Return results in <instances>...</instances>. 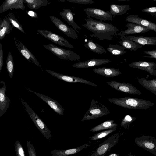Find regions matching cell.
Segmentation results:
<instances>
[{
  "label": "cell",
  "mask_w": 156,
  "mask_h": 156,
  "mask_svg": "<svg viewBox=\"0 0 156 156\" xmlns=\"http://www.w3.org/2000/svg\"><path fill=\"white\" fill-rule=\"evenodd\" d=\"M84 20L86 23L82 26L93 33L90 35L93 38L97 37L101 40H112L119 31L116 27L111 23L95 20L90 18Z\"/></svg>",
  "instance_id": "obj_1"
},
{
  "label": "cell",
  "mask_w": 156,
  "mask_h": 156,
  "mask_svg": "<svg viewBox=\"0 0 156 156\" xmlns=\"http://www.w3.org/2000/svg\"><path fill=\"white\" fill-rule=\"evenodd\" d=\"M108 100L112 103L130 109L146 110L154 105V103L149 101L129 97L110 98Z\"/></svg>",
  "instance_id": "obj_2"
},
{
  "label": "cell",
  "mask_w": 156,
  "mask_h": 156,
  "mask_svg": "<svg viewBox=\"0 0 156 156\" xmlns=\"http://www.w3.org/2000/svg\"><path fill=\"white\" fill-rule=\"evenodd\" d=\"M21 102L23 107L27 112L36 127L46 139L49 141L52 140L51 132L44 122L41 120L27 103L22 99Z\"/></svg>",
  "instance_id": "obj_3"
},
{
  "label": "cell",
  "mask_w": 156,
  "mask_h": 156,
  "mask_svg": "<svg viewBox=\"0 0 156 156\" xmlns=\"http://www.w3.org/2000/svg\"><path fill=\"white\" fill-rule=\"evenodd\" d=\"M110 113L106 107L99 101L93 99L90 108L85 113L81 121H87L101 117L109 114Z\"/></svg>",
  "instance_id": "obj_4"
},
{
  "label": "cell",
  "mask_w": 156,
  "mask_h": 156,
  "mask_svg": "<svg viewBox=\"0 0 156 156\" xmlns=\"http://www.w3.org/2000/svg\"><path fill=\"white\" fill-rule=\"evenodd\" d=\"M43 46L61 59L76 61L80 58L79 55L73 51L63 48L53 44H49Z\"/></svg>",
  "instance_id": "obj_5"
},
{
  "label": "cell",
  "mask_w": 156,
  "mask_h": 156,
  "mask_svg": "<svg viewBox=\"0 0 156 156\" xmlns=\"http://www.w3.org/2000/svg\"><path fill=\"white\" fill-rule=\"evenodd\" d=\"M135 142L138 146L156 156V139L154 137L143 135L136 138Z\"/></svg>",
  "instance_id": "obj_6"
},
{
  "label": "cell",
  "mask_w": 156,
  "mask_h": 156,
  "mask_svg": "<svg viewBox=\"0 0 156 156\" xmlns=\"http://www.w3.org/2000/svg\"><path fill=\"white\" fill-rule=\"evenodd\" d=\"M119 138L118 133L115 134L100 144L99 147L91 156H103L118 142Z\"/></svg>",
  "instance_id": "obj_7"
},
{
  "label": "cell",
  "mask_w": 156,
  "mask_h": 156,
  "mask_svg": "<svg viewBox=\"0 0 156 156\" xmlns=\"http://www.w3.org/2000/svg\"><path fill=\"white\" fill-rule=\"evenodd\" d=\"M37 32L43 37L59 45L74 48V47L62 37L51 31L38 30Z\"/></svg>",
  "instance_id": "obj_8"
},
{
  "label": "cell",
  "mask_w": 156,
  "mask_h": 156,
  "mask_svg": "<svg viewBox=\"0 0 156 156\" xmlns=\"http://www.w3.org/2000/svg\"><path fill=\"white\" fill-rule=\"evenodd\" d=\"M113 89L126 93L140 95L142 93L131 84L125 82L121 83L116 81L105 82Z\"/></svg>",
  "instance_id": "obj_9"
},
{
  "label": "cell",
  "mask_w": 156,
  "mask_h": 156,
  "mask_svg": "<svg viewBox=\"0 0 156 156\" xmlns=\"http://www.w3.org/2000/svg\"><path fill=\"white\" fill-rule=\"evenodd\" d=\"M46 71L54 77L66 82L82 83L93 87L98 86L90 81L80 77L62 74L49 70H46Z\"/></svg>",
  "instance_id": "obj_10"
},
{
  "label": "cell",
  "mask_w": 156,
  "mask_h": 156,
  "mask_svg": "<svg viewBox=\"0 0 156 156\" xmlns=\"http://www.w3.org/2000/svg\"><path fill=\"white\" fill-rule=\"evenodd\" d=\"M49 18L58 29L67 36L74 39L78 38V35L73 28L69 27L57 17L50 16Z\"/></svg>",
  "instance_id": "obj_11"
},
{
  "label": "cell",
  "mask_w": 156,
  "mask_h": 156,
  "mask_svg": "<svg viewBox=\"0 0 156 156\" xmlns=\"http://www.w3.org/2000/svg\"><path fill=\"white\" fill-rule=\"evenodd\" d=\"M30 92L33 93L40 98L43 101L48 105L52 109L60 115H64V109L62 106L56 101L51 98L49 96L33 91L30 89L27 88Z\"/></svg>",
  "instance_id": "obj_12"
},
{
  "label": "cell",
  "mask_w": 156,
  "mask_h": 156,
  "mask_svg": "<svg viewBox=\"0 0 156 156\" xmlns=\"http://www.w3.org/2000/svg\"><path fill=\"white\" fill-rule=\"evenodd\" d=\"M83 10L88 16L100 20L101 21L113 20L112 16L107 11L92 7L84 8Z\"/></svg>",
  "instance_id": "obj_13"
},
{
  "label": "cell",
  "mask_w": 156,
  "mask_h": 156,
  "mask_svg": "<svg viewBox=\"0 0 156 156\" xmlns=\"http://www.w3.org/2000/svg\"><path fill=\"white\" fill-rule=\"evenodd\" d=\"M14 40L16 47L22 55L30 62L41 67L35 56L23 44L15 37L14 38Z\"/></svg>",
  "instance_id": "obj_14"
},
{
  "label": "cell",
  "mask_w": 156,
  "mask_h": 156,
  "mask_svg": "<svg viewBox=\"0 0 156 156\" xmlns=\"http://www.w3.org/2000/svg\"><path fill=\"white\" fill-rule=\"evenodd\" d=\"M0 87V117H1L7 111L10 103V100L6 95L7 90L6 84L5 82L1 81Z\"/></svg>",
  "instance_id": "obj_15"
},
{
  "label": "cell",
  "mask_w": 156,
  "mask_h": 156,
  "mask_svg": "<svg viewBox=\"0 0 156 156\" xmlns=\"http://www.w3.org/2000/svg\"><path fill=\"white\" fill-rule=\"evenodd\" d=\"M112 62L105 59L92 58L87 61L78 62L72 65V66L77 68H86L100 66Z\"/></svg>",
  "instance_id": "obj_16"
},
{
  "label": "cell",
  "mask_w": 156,
  "mask_h": 156,
  "mask_svg": "<svg viewBox=\"0 0 156 156\" xmlns=\"http://www.w3.org/2000/svg\"><path fill=\"white\" fill-rule=\"evenodd\" d=\"M126 21L143 26L156 32V24L141 18L138 15H129L126 17Z\"/></svg>",
  "instance_id": "obj_17"
},
{
  "label": "cell",
  "mask_w": 156,
  "mask_h": 156,
  "mask_svg": "<svg viewBox=\"0 0 156 156\" xmlns=\"http://www.w3.org/2000/svg\"><path fill=\"white\" fill-rule=\"evenodd\" d=\"M126 27L127 29L118 33L117 35L124 37L127 35L143 33L150 30V29L145 27L133 23L126 24Z\"/></svg>",
  "instance_id": "obj_18"
},
{
  "label": "cell",
  "mask_w": 156,
  "mask_h": 156,
  "mask_svg": "<svg viewBox=\"0 0 156 156\" xmlns=\"http://www.w3.org/2000/svg\"><path fill=\"white\" fill-rule=\"evenodd\" d=\"M19 9L25 10V7L23 0H6L0 6V13H2L9 9Z\"/></svg>",
  "instance_id": "obj_19"
},
{
  "label": "cell",
  "mask_w": 156,
  "mask_h": 156,
  "mask_svg": "<svg viewBox=\"0 0 156 156\" xmlns=\"http://www.w3.org/2000/svg\"><path fill=\"white\" fill-rule=\"evenodd\" d=\"M129 66L133 68L137 69L146 71L149 73H152L156 69V63L153 62L140 61L133 62Z\"/></svg>",
  "instance_id": "obj_20"
},
{
  "label": "cell",
  "mask_w": 156,
  "mask_h": 156,
  "mask_svg": "<svg viewBox=\"0 0 156 156\" xmlns=\"http://www.w3.org/2000/svg\"><path fill=\"white\" fill-rule=\"evenodd\" d=\"M121 37L124 39L132 41L142 45H156V37H154L128 36Z\"/></svg>",
  "instance_id": "obj_21"
},
{
  "label": "cell",
  "mask_w": 156,
  "mask_h": 156,
  "mask_svg": "<svg viewBox=\"0 0 156 156\" xmlns=\"http://www.w3.org/2000/svg\"><path fill=\"white\" fill-rule=\"evenodd\" d=\"M88 146V144H85L75 148L67 150L54 149L50 152L51 156H68L77 153Z\"/></svg>",
  "instance_id": "obj_22"
},
{
  "label": "cell",
  "mask_w": 156,
  "mask_h": 156,
  "mask_svg": "<svg viewBox=\"0 0 156 156\" xmlns=\"http://www.w3.org/2000/svg\"><path fill=\"white\" fill-rule=\"evenodd\" d=\"M92 70L97 74L106 77H115L122 74L118 69L112 67L96 68L93 69Z\"/></svg>",
  "instance_id": "obj_23"
},
{
  "label": "cell",
  "mask_w": 156,
  "mask_h": 156,
  "mask_svg": "<svg viewBox=\"0 0 156 156\" xmlns=\"http://www.w3.org/2000/svg\"><path fill=\"white\" fill-rule=\"evenodd\" d=\"M59 14L62 18L69 25L71 26L74 29L81 30L80 27L75 22L73 17L74 14L70 9H64L63 11L60 12Z\"/></svg>",
  "instance_id": "obj_24"
},
{
  "label": "cell",
  "mask_w": 156,
  "mask_h": 156,
  "mask_svg": "<svg viewBox=\"0 0 156 156\" xmlns=\"http://www.w3.org/2000/svg\"><path fill=\"white\" fill-rule=\"evenodd\" d=\"M110 11L107 12L112 16H114L116 15H122L131 9L129 5H126L112 4L110 5Z\"/></svg>",
  "instance_id": "obj_25"
},
{
  "label": "cell",
  "mask_w": 156,
  "mask_h": 156,
  "mask_svg": "<svg viewBox=\"0 0 156 156\" xmlns=\"http://www.w3.org/2000/svg\"><path fill=\"white\" fill-rule=\"evenodd\" d=\"M13 27L10 21L5 17L0 20V39H3L7 34H9L12 30Z\"/></svg>",
  "instance_id": "obj_26"
},
{
  "label": "cell",
  "mask_w": 156,
  "mask_h": 156,
  "mask_svg": "<svg viewBox=\"0 0 156 156\" xmlns=\"http://www.w3.org/2000/svg\"><path fill=\"white\" fill-rule=\"evenodd\" d=\"M139 83L143 87L156 95V79L150 80L142 78L138 79Z\"/></svg>",
  "instance_id": "obj_27"
},
{
  "label": "cell",
  "mask_w": 156,
  "mask_h": 156,
  "mask_svg": "<svg viewBox=\"0 0 156 156\" xmlns=\"http://www.w3.org/2000/svg\"><path fill=\"white\" fill-rule=\"evenodd\" d=\"M84 46L92 51L98 54H104L107 52L102 46L94 42L92 40L88 39Z\"/></svg>",
  "instance_id": "obj_28"
},
{
  "label": "cell",
  "mask_w": 156,
  "mask_h": 156,
  "mask_svg": "<svg viewBox=\"0 0 156 156\" xmlns=\"http://www.w3.org/2000/svg\"><path fill=\"white\" fill-rule=\"evenodd\" d=\"M24 3L32 9H38L41 7L49 5L50 2L47 0H23Z\"/></svg>",
  "instance_id": "obj_29"
},
{
  "label": "cell",
  "mask_w": 156,
  "mask_h": 156,
  "mask_svg": "<svg viewBox=\"0 0 156 156\" xmlns=\"http://www.w3.org/2000/svg\"><path fill=\"white\" fill-rule=\"evenodd\" d=\"M114 122V120H113L106 121L92 128L90 131L95 132L106 129L116 128L118 124Z\"/></svg>",
  "instance_id": "obj_30"
},
{
  "label": "cell",
  "mask_w": 156,
  "mask_h": 156,
  "mask_svg": "<svg viewBox=\"0 0 156 156\" xmlns=\"http://www.w3.org/2000/svg\"><path fill=\"white\" fill-rule=\"evenodd\" d=\"M121 41L119 42L120 45L127 49L131 51H135L142 47L138 43L132 41L128 40L120 37Z\"/></svg>",
  "instance_id": "obj_31"
},
{
  "label": "cell",
  "mask_w": 156,
  "mask_h": 156,
  "mask_svg": "<svg viewBox=\"0 0 156 156\" xmlns=\"http://www.w3.org/2000/svg\"><path fill=\"white\" fill-rule=\"evenodd\" d=\"M126 48L123 47L117 44H110L107 48V51L111 54L115 55H122L126 53Z\"/></svg>",
  "instance_id": "obj_32"
},
{
  "label": "cell",
  "mask_w": 156,
  "mask_h": 156,
  "mask_svg": "<svg viewBox=\"0 0 156 156\" xmlns=\"http://www.w3.org/2000/svg\"><path fill=\"white\" fill-rule=\"evenodd\" d=\"M6 68L10 78H12L14 71V64L12 55L9 51L6 61Z\"/></svg>",
  "instance_id": "obj_33"
},
{
  "label": "cell",
  "mask_w": 156,
  "mask_h": 156,
  "mask_svg": "<svg viewBox=\"0 0 156 156\" xmlns=\"http://www.w3.org/2000/svg\"><path fill=\"white\" fill-rule=\"evenodd\" d=\"M10 21L11 24L19 30L21 32L26 34L23 26L15 18L14 14L12 13H8L5 16Z\"/></svg>",
  "instance_id": "obj_34"
},
{
  "label": "cell",
  "mask_w": 156,
  "mask_h": 156,
  "mask_svg": "<svg viewBox=\"0 0 156 156\" xmlns=\"http://www.w3.org/2000/svg\"><path fill=\"white\" fill-rule=\"evenodd\" d=\"M116 129V128H114L103 131L94 134L91 137H90L89 138L91 140L100 139L107 136L113 132L115 131Z\"/></svg>",
  "instance_id": "obj_35"
},
{
  "label": "cell",
  "mask_w": 156,
  "mask_h": 156,
  "mask_svg": "<svg viewBox=\"0 0 156 156\" xmlns=\"http://www.w3.org/2000/svg\"><path fill=\"white\" fill-rule=\"evenodd\" d=\"M136 118L132 117L129 115H126L122 120L121 123V127H124L125 129L127 128L129 125L134 121Z\"/></svg>",
  "instance_id": "obj_36"
},
{
  "label": "cell",
  "mask_w": 156,
  "mask_h": 156,
  "mask_svg": "<svg viewBox=\"0 0 156 156\" xmlns=\"http://www.w3.org/2000/svg\"><path fill=\"white\" fill-rule=\"evenodd\" d=\"M14 148L16 156H25L22 146L19 140H17L15 142Z\"/></svg>",
  "instance_id": "obj_37"
},
{
  "label": "cell",
  "mask_w": 156,
  "mask_h": 156,
  "mask_svg": "<svg viewBox=\"0 0 156 156\" xmlns=\"http://www.w3.org/2000/svg\"><path fill=\"white\" fill-rule=\"evenodd\" d=\"M27 147L29 156H37L35 149L30 141H27Z\"/></svg>",
  "instance_id": "obj_38"
},
{
  "label": "cell",
  "mask_w": 156,
  "mask_h": 156,
  "mask_svg": "<svg viewBox=\"0 0 156 156\" xmlns=\"http://www.w3.org/2000/svg\"><path fill=\"white\" fill-rule=\"evenodd\" d=\"M66 1L71 3L82 4H92L94 2V1L92 0H66Z\"/></svg>",
  "instance_id": "obj_39"
},
{
  "label": "cell",
  "mask_w": 156,
  "mask_h": 156,
  "mask_svg": "<svg viewBox=\"0 0 156 156\" xmlns=\"http://www.w3.org/2000/svg\"><path fill=\"white\" fill-rule=\"evenodd\" d=\"M142 12L148 13L152 15L156 14V7H152L147 8L142 10Z\"/></svg>",
  "instance_id": "obj_40"
},
{
  "label": "cell",
  "mask_w": 156,
  "mask_h": 156,
  "mask_svg": "<svg viewBox=\"0 0 156 156\" xmlns=\"http://www.w3.org/2000/svg\"><path fill=\"white\" fill-rule=\"evenodd\" d=\"M144 52L145 54L148 55V56H144L143 57H144L156 58V50L145 51H144Z\"/></svg>",
  "instance_id": "obj_41"
},
{
  "label": "cell",
  "mask_w": 156,
  "mask_h": 156,
  "mask_svg": "<svg viewBox=\"0 0 156 156\" xmlns=\"http://www.w3.org/2000/svg\"><path fill=\"white\" fill-rule=\"evenodd\" d=\"M3 64V52L2 46L0 44V72H1Z\"/></svg>",
  "instance_id": "obj_42"
},
{
  "label": "cell",
  "mask_w": 156,
  "mask_h": 156,
  "mask_svg": "<svg viewBox=\"0 0 156 156\" xmlns=\"http://www.w3.org/2000/svg\"><path fill=\"white\" fill-rule=\"evenodd\" d=\"M26 12L31 17L37 18L38 17L37 14L32 11H26Z\"/></svg>",
  "instance_id": "obj_43"
},
{
  "label": "cell",
  "mask_w": 156,
  "mask_h": 156,
  "mask_svg": "<svg viewBox=\"0 0 156 156\" xmlns=\"http://www.w3.org/2000/svg\"><path fill=\"white\" fill-rule=\"evenodd\" d=\"M150 74L153 76H156V70H154L153 72L151 73Z\"/></svg>",
  "instance_id": "obj_44"
},
{
  "label": "cell",
  "mask_w": 156,
  "mask_h": 156,
  "mask_svg": "<svg viewBox=\"0 0 156 156\" xmlns=\"http://www.w3.org/2000/svg\"><path fill=\"white\" fill-rule=\"evenodd\" d=\"M119 154H118L116 153H112L110 154L108 156H119Z\"/></svg>",
  "instance_id": "obj_45"
},
{
  "label": "cell",
  "mask_w": 156,
  "mask_h": 156,
  "mask_svg": "<svg viewBox=\"0 0 156 156\" xmlns=\"http://www.w3.org/2000/svg\"><path fill=\"white\" fill-rule=\"evenodd\" d=\"M60 2H64L65 1H66V0H58Z\"/></svg>",
  "instance_id": "obj_46"
},
{
  "label": "cell",
  "mask_w": 156,
  "mask_h": 156,
  "mask_svg": "<svg viewBox=\"0 0 156 156\" xmlns=\"http://www.w3.org/2000/svg\"><path fill=\"white\" fill-rule=\"evenodd\" d=\"M128 156H136V155H132V154H130Z\"/></svg>",
  "instance_id": "obj_47"
}]
</instances>
